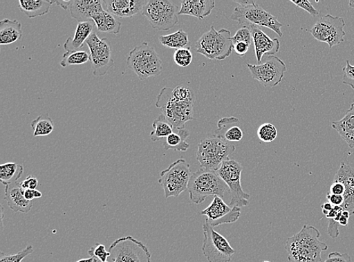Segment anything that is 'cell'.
Returning <instances> with one entry per match:
<instances>
[{"instance_id": "obj_1", "label": "cell", "mask_w": 354, "mask_h": 262, "mask_svg": "<svg viewBox=\"0 0 354 262\" xmlns=\"http://www.w3.org/2000/svg\"><path fill=\"white\" fill-rule=\"evenodd\" d=\"M320 232L314 226L304 225L301 230L289 237L286 251L290 262H322L321 254L328 250L326 243L319 240Z\"/></svg>"}, {"instance_id": "obj_2", "label": "cell", "mask_w": 354, "mask_h": 262, "mask_svg": "<svg viewBox=\"0 0 354 262\" xmlns=\"http://www.w3.org/2000/svg\"><path fill=\"white\" fill-rule=\"evenodd\" d=\"M172 88L165 87L158 96L156 107L160 109L165 118L175 129H185L188 121L194 120L195 98L180 101L173 96Z\"/></svg>"}, {"instance_id": "obj_3", "label": "cell", "mask_w": 354, "mask_h": 262, "mask_svg": "<svg viewBox=\"0 0 354 262\" xmlns=\"http://www.w3.org/2000/svg\"><path fill=\"white\" fill-rule=\"evenodd\" d=\"M227 188L217 171L201 168L192 174L187 190L192 202L198 205L210 196H218L223 199Z\"/></svg>"}, {"instance_id": "obj_4", "label": "cell", "mask_w": 354, "mask_h": 262, "mask_svg": "<svg viewBox=\"0 0 354 262\" xmlns=\"http://www.w3.org/2000/svg\"><path fill=\"white\" fill-rule=\"evenodd\" d=\"M239 6L235 8L234 12L230 15V19L242 24H250L251 26L266 27L274 30L279 37H283L281 30L283 24L279 22L273 15L263 10L257 3L252 1H234Z\"/></svg>"}, {"instance_id": "obj_5", "label": "cell", "mask_w": 354, "mask_h": 262, "mask_svg": "<svg viewBox=\"0 0 354 262\" xmlns=\"http://www.w3.org/2000/svg\"><path fill=\"white\" fill-rule=\"evenodd\" d=\"M234 144L215 134L203 139L196 152V159L201 163V168L218 171L229 156L235 151Z\"/></svg>"}, {"instance_id": "obj_6", "label": "cell", "mask_w": 354, "mask_h": 262, "mask_svg": "<svg viewBox=\"0 0 354 262\" xmlns=\"http://www.w3.org/2000/svg\"><path fill=\"white\" fill-rule=\"evenodd\" d=\"M196 52L210 60L222 61L232 55L234 44L232 34L227 29L216 30L213 26L196 43Z\"/></svg>"}, {"instance_id": "obj_7", "label": "cell", "mask_w": 354, "mask_h": 262, "mask_svg": "<svg viewBox=\"0 0 354 262\" xmlns=\"http://www.w3.org/2000/svg\"><path fill=\"white\" fill-rule=\"evenodd\" d=\"M162 64L158 53L147 43L135 47L129 53L127 62V68L133 71L142 81L160 75Z\"/></svg>"}, {"instance_id": "obj_8", "label": "cell", "mask_w": 354, "mask_h": 262, "mask_svg": "<svg viewBox=\"0 0 354 262\" xmlns=\"http://www.w3.org/2000/svg\"><path fill=\"white\" fill-rule=\"evenodd\" d=\"M243 170L240 162L227 160L217 171L218 174L228 187L229 204L232 207L248 206L251 196L243 191L241 185V174Z\"/></svg>"}, {"instance_id": "obj_9", "label": "cell", "mask_w": 354, "mask_h": 262, "mask_svg": "<svg viewBox=\"0 0 354 262\" xmlns=\"http://www.w3.org/2000/svg\"><path fill=\"white\" fill-rule=\"evenodd\" d=\"M190 165L184 159H179L160 173L159 183L162 186L165 198H178L188 188L192 176Z\"/></svg>"}, {"instance_id": "obj_10", "label": "cell", "mask_w": 354, "mask_h": 262, "mask_svg": "<svg viewBox=\"0 0 354 262\" xmlns=\"http://www.w3.org/2000/svg\"><path fill=\"white\" fill-rule=\"evenodd\" d=\"M178 6L169 0H149L142 14L153 29L168 31L178 23Z\"/></svg>"}, {"instance_id": "obj_11", "label": "cell", "mask_w": 354, "mask_h": 262, "mask_svg": "<svg viewBox=\"0 0 354 262\" xmlns=\"http://www.w3.org/2000/svg\"><path fill=\"white\" fill-rule=\"evenodd\" d=\"M109 252L112 262H151V253L147 245L131 236L115 241Z\"/></svg>"}, {"instance_id": "obj_12", "label": "cell", "mask_w": 354, "mask_h": 262, "mask_svg": "<svg viewBox=\"0 0 354 262\" xmlns=\"http://www.w3.org/2000/svg\"><path fill=\"white\" fill-rule=\"evenodd\" d=\"M204 239L202 251L209 262H230L235 250L228 241L207 223L203 225Z\"/></svg>"}, {"instance_id": "obj_13", "label": "cell", "mask_w": 354, "mask_h": 262, "mask_svg": "<svg viewBox=\"0 0 354 262\" xmlns=\"http://www.w3.org/2000/svg\"><path fill=\"white\" fill-rule=\"evenodd\" d=\"M344 26L343 18L326 15L320 18L309 32L315 39L319 42L327 44L329 48H332L344 42V37L346 35Z\"/></svg>"}, {"instance_id": "obj_14", "label": "cell", "mask_w": 354, "mask_h": 262, "mask_svg": "<svg viewBox=\"0 0 354 262\" xmlns=\"http://www.w3.org/2000/svg\"><path fill=\"white\" fill-rule=\"evenodd\" d=\"M86 44L89 48L94 76H104L114 64L110 41L106 38L101 39L93 32Z\"/></svg>"}, {"instance_id": "obj_15", "label": "cell", "mask_w": 354, "mask_h": 262, "mask_svg": "<svg viewBox=\"0 0 354 262\" xmlns=\"http://www.w3.org/2000/svg\"><path fill=\"white\" fill-rule=\"evenodd\" d=\"M253 79L265 87H275L281 83L286 72V64L276 55L267 56L265 63L246 64Z\"/></svg>"}, {"instance_id": "obj_16", "label": "cell", "mask_w": 354, "mask_h": 262, "mask_svg": "<svg viewBox=\"0 0 354 262\" xmlns=\"http://www.w3.org/2000/svg\"><path fill=\"white\" fill-rule=\"evenodd\" d=\"M201 215L207 217L205 223L214 228L236 223L241 215V210L239 207H229L223 199L215 196L209 206L201 212Z\"/></svg>"}, {"instance_id": "obj_17", "label": "cell", "mask_w": 354, "mask_h": 262, "mask_svg": "<svg viewBox=\"0 0 354 262\" xmlns=\"http://www.w3.org/2000/svg\"><path fill=\"white\" fill-rule=\"evenodd\" d=\"M334 181L341 183L344 187V203L341 207L349 212L351 216L354 215V168L342 162Z\"/></svg>"}, {"instance_id": "obj_18", "label": "cell", "mask_w": 354, "mask_h": 262, "mask_svg": "<svg viewBox=\"0 0 354 262\" xmlns=\"http://www.w3.org/2000/svg\"><path fill=\"white\" fill-rule=\"evenodd\" d=\"M250 28L255 55L260 64L263 55H275L279 52L281 43L277 38H270L259 26H251Z\"/></svg>"}, {"instance_id": "obj_19", "label": "cell", "mask_w": 354, "mask_h": 262, "mask_svg": "<svg viewBox=\"0 0 354 262\" xmlns=\"http://www.w3.org/2000/svg\"><path fill=\"white\" fill-rule=\"evenodd\" d=\"M106 12L119 18H131L142 12L146 4L143 0H104Z\"/></svg>"}, {"instance_id": "obj_20", "label": "cell", "mask_w": 354, "mask_h": 262, "mask_svg": "<svg viewBox=\"0 0 354 262\" xmlns=\"http://www.w3.org/2000/svg\"><path fill=\"white\" fill-rule=\"evenodd\" d=\"M101 0H73L70 5L71 17L79 22L91 21L93 16L104 11Z\"/></svg>"}, {"instance_id": "obj_21", "label": "cell", "mask_w": 354, "mask_h": 262, "mask_svg": "<svg viewBox=\"0 0 354 262\" xmlns=\"http://www.w3.org/2000/svg\"><path fill=\"white\" fill-rule=\"evenodd\" d=\"M24 193L21 183L17 182L6 186L5 200L13 212L28 214L32 209V201L27 200Z\"/></svg>"}, {"instance_id": "obj_22", "label": "cell", "mask_w": 354, "mask_h": 262, "mask_svg": "<svg viewBox=\"0 0 354 262\" xmlns=\"http://www.w3.org/2000/svg\"><path fill=\"white\" fill-rule=\"evenodd\" d=\"M215 6L214 0H185L178 15H191L203 20L211 14Z\"/></svg>"}, {"instance_id": "obj_23", "label": "cell", "mask_w": 354, "mask_h": 262, "mask_svg": "<svg viewBox=\"0 0 354 262\" xmlns=\"http://www.w3.org/2000/svg\"><path fill=\"white\" fill-rule=\"evenodd\" d=\"M94 24L92 21L79 22L73 38L68 37L64 44L67 52L79 51V48L84 47L87 39L93 35Z\"/></svg>"}, {"instance_id": "obj_24", "label": "cell", "mask_w": 354, "mask_h": 262, "mask_svg": "<svg viewBox=\"0 0 354 262\" xmlns=\"http://www.w3.org/2000/svg\"><path fill=\"white\" fill-rule=\"evenodd\" d=\"M332 127L348 144L350 149H354V103L351 104L344 117L339 121L333 122Z\"/></svg>"}, {"instance_id": "obj_25", "label": "cell", "mask_w": 354, "mask_h": 262, "mask_svg": "<svg viewBox=\"0 0 354 262\" xmlns=\"http://www.w3.org/2000/svg\"><path fill=\"white\" fill-rule=\"evenodd\" d=\"M239 120L236 118H225L218 122V129L215 135L224 138L228 142H237L242 140L244 133L241 128L235 125Z\"/></svg>"}, {"instance_id": "obj_26", "label": "cell", "mask_w": 354, "mask_h": 262, "mask_svg": "<svg viewBox=\"0 0 354 262\" xmlns=\"http://www.w3.org/2000/svg\"><path fill=\"white\" fill-rule=\"evenodd\" d=\"M22 37L21 24L16 20L4 19L0 21V44L10 45Z\"/></svg>"}, {"instance_id": "obj_27", "label": "cell", "mask_w": 354, "mask_h": 262, "mask_svg": "<svg viewBox=\"0 0 354 262\" xmlns=\"http://www.w3.org/2000/svg\"><path fill=\"white\" fill-rule=\"evenodd\" d=\"M19 4L20 10L29 19H34L48 14L53 2L48 0H20Z\"/></svg>"}, {"instance_id": "obj_28", "label": "cell", "mask_w": 354, "mask_h": 262, "mask_svg": "<svg viewBox=\"0 0 354 262\" xmlns=\"http://www.w3.org/2000/svg\"><path fill=\"white\" fill-rule=\"evenodd\" d=\"M93 21L98 31L115 35L120 32L122 24L109 12L104 10L95 14Z\"/></svg>"}, {"instance_id": "obj_29", "label": "cell", "mask_w": 354, "mask_h": 262, "mask_svg": "<svg viewBox=\"0 0 354 262\" xmlns=\"http://www.w3.org/2000/svg\"><path fill=\"white\" fill-rule=\"evenodd\" d=\"M177 132L171 133L167 138L164 143V149L174 150L176 151L186 152L190 145L187 142V138L190 133L186 129H176Z\"/></svg>"}, {"instance_id": "obj_30", "label": "cell", "mask_w": 354, "mask_h": 262, "mask_svg": "<svg viewBox=\"0 0 354 262\" xmlns=\"http://www.w3.org/2000/svg\"><path fill=\"white\" fill-rule=\"evenodd\" d=\"M24 174V167L16 162L0 166V182L5 186L17 183Z\"/></svg>"}, {"instance_id": "obj_31", "label": "cell", "mask_w": 354, "mask_h": 262, "mask_svg": "<svg viewBox=\"0 0 354 262\" xmlns=\"http://www.w3.org/2000/svg\"><path fill=\"white\" fill-rule=\"evenodd\" d=\"M159 41L163 46L176 48V50L180 48H191L188 35L182 29L169 35L160 36Z\"/></svg>"}, {"instance_id": "obj_32", "label": "cell", "mask_w": 354, "mask_h": 262, "mask_svg": "<svg viewBox=\"0 0 354 262\" xmlns=\"http://www.w3.org/2000/svg\"><path fill=\"white\" fill-rule=\"evenodd\" d=\"M153 130L151 133L152 142L160 141L162 138H167L174 133V127L170 124L163 114L156 118L153 122Z\"/></svg>"}, {"instance_id": "obj_33", "label": "cell", "mask_w": 354, "mask_h": 262, "mask_svg": "<svg viewBox=\"0 0 354 262\" xmlns=\"http://www.w3.org/2000/svg\"><path fill=\"white\" fill-rule=\"evenodd\" d=\"M30 127L34 130L35 137L46 136L53 132L54 122L48 114H45L32 120Z\"/></svg>"}, {"instance_id": "obj_34", "label": "cell", "mask_w": 354, "mask_h": 262, "mask_svg": "<svg viewBox=\"0 0 354 262\" xmlns=\"http://www.w3.org/2000/svg\"><path fill=\"white\" fill-rule=\"evenodd\" d=\"M90 61V54L86 51L66 52L60 62L62 67L66 68L71 65H80Z\"/></svg>"}, {"instance_id": "obj_35", "label": "cell", "mask_w": 354, "mask_h": 262, "mask_svg": "<svg viewBox=\"0 0 354 262\" xmlns=\"http://www.w3.org/2000/svg\"><path fill=\"white\" fill-rule=\"evenodd\" d=\"M258 136L263 142H272L277 136V128L270 124H263L258 129Z\"/></svg>"}, {"instance_id": "obj_36", "label": "cell", "mask_w": 354, "mask_h": 262, "mask_svg": "<svg viewBox=\"0 0 354 262\" xmlns=\"http://www.w3.org/2000/svg\"><path fill=\"white\" fill-rule=\"evenodd\" d=\"M174 61L179 67H188L193 61L191 48L177 49L174 53Z\"/></svg>"}, {"instance_id": "obj_37", "label": "cell", "mask_w": 354, "mask_h": 262, "mask_svg": "<svg viewBox=\"0 0 354 262\" xmlns=\"http://www.w3.org/2000/svg\"><path fill=\"white\" fill-rule=\"evenodd\" d=\"M34 252V247L29 245L28 247L18 253L12 254V255H7V254L1 252L0 253V262H21L24 259Z\"/></svg>"}, {"instance_id": "obj_38", "label": "cell", "mask_w": 354, "mask_h": 262, "mask_svg": "<svg viewBox=\"0 0 354 262\" xmlns=\"http://www.w3.org/2000/svg\"><path fill=\"white\" fill-rule=\"evenodd\" d=\"M232 41L234 45L238 43H246L251 46L253 43L251 29L245 26L239 29L232 37Z\"/></svg>"}, {"instance_id": "obj_39", "label": "cell", "mask_w": 354, "mask_h": 262, "mask_svg": "<svg viewBox=\"0 0 354 262\" xmlns=\"http://www.w3.org/2000/svg\"><path fill=\"white\" fill-rule=\"evenodd\" d=\"M88 254L90 257H95L102 262H109V258L111 257L110 252L106 251L105 245L101 243H97L90 248Z\"/></svg>"}, {"instance_id": "obj_40", "label": "cell", "mask_w": 354, "mask_h": 262, "mask_svg": "<svg viewBox=\"0 0 354 262\" xmlns=\"http://www.w3.org/2000/svg\"><path fill=\"white\" fill-rule=\"evenodd\" d=\"M173 96H174L176 100L180 101H185L187 100H192V98H195V94L193 90L190 88L179 86L173 88L172 90Z\"/></svg>"}, {"instance_id": "obj_41", "label": "cell", "mask_w": 354, "mask_h": 262, "mask_svg": "<svg viewBox=\"0 0 354 262\" xmlns=\"http://www.w3.org/2000/svg\"><path fill=\"white\" fill-rule=\"evenodd\" d=\"M342 71L344 73L343 83L351 86L354 90V66L347 61L346 66L343 68Z\"/></svg>"}, {"instance_id": "obj_42", "label": "cell", "mask_w": 354, "mask_h": 262, "mask_svg": "<svg viewBox=\"0 0 354 262\" xmlns=\"http://www.w3.org/2000/svg\"><path fill=\"white\" fill-rule=\"evenodd\" d=\"M291 3L295 6L301 8V9L306 10L312 16H317L319 15V11L315 9L314 6L311 4L308 0H302V1H295V0H290Z\"/></svg>"}, {"instance_id": "obj_43", "label": "cell", "mask_w": 354, "mask_h": 262, "mask_svg": "<svg viewBox=\"0 0 354 262\" xmlns=\"http://www.w3.org/2000/svg\"><path fill=\"white\" fill-rule=\"evenodd\" d=\"M325 262H352V260L348 253L334 252L329 254Z\"/></svg>"}, {"instance_id": "obj_44", "label": "cell", "mask_w": 354, "mask_h": 262, "mask_svg": "<svg viewBox=\"0 0 354 262\" xmlns=\"http://www.w3.org/2000/svg\"><path fill=\"white\" fill-rule=\"evenodd\" d=\"M38 180L37 178L32 177V176H29L27 177L24 181L21 183V186L23 188V190H37V187H38Z\"/></svg>"}, {"instance_id": "obj_45", "label": "cell", "mask_w": 354, "mask_h": 262, "mask_svg": "<svg viewBox=\"0 0 354 262\" xmlns=\"http://www.w3.org/2000/svg\"><path fill=\"white\" fill-rule=\"evenodd\" d=\"M339 223L335 222L334 219H328V234L333 238H337L339 235Z\"/></svg>"}, {"instance_id": "obj_46", "label": "cell", "mask_w": 354, "mask_h": 262, "mask_svg": "<svg viewBox=\"0 0 354 262\" xmlns=\"http://www.w3.org/2000/svg\"><path fill=\"white\" fill-rule=\"evenodd\" d=\"M326 198L333 207H342L344 203V196L342 195H336L328 192Z\"/></svg>"}, {"instance_id": "obj_47", "label": "cell", "mask_w": 354, "mask_h": 262, "mask_svg": "<svg viewBox=\"0 0 354 262\" xmlns=\"http://www.w3.org/2000/svg\"><path fill=\"white\" fill-rule=\"evenodd\" d=\"M250 45L246 43H238L234 45V50L239 56H244L248 53Z\"/></svg>"}, {"instance_id": "obj_48", "label": "cell", "mask_w": 354, "mask_h": 262, "mask_svg": "<svg viewBox=\"0 0 354 262\" xmlns=\"http://www.w3.org/2000/svg\"><path fill=\"white\" fill-rule=\"evenodd\" d=\"M329 192L333 194L343 196L344 193V187L341 183L334 181L330 187V191Z\"/></svg>"}, {"instance_id": "obj_49", "label": "cell", "mask_w": 354, "mask_h": 262, "mask_svg": "<svg viewBox=\"0 0 354 262\" xmlns=\"http://www.w3.org/2000/svg\"><path fill=\"white\" fill-rule=\"evenodd\" d=\"M342 210L343 209L341 207H334L326 217L328 219H334Z\"/></svg>"}, {"instance_id": "obj_50", "label": "cell", "mask_w": 354, "mask_h": 262, "mask_svg": "<svg viewBox=\"0 0 354 262\" xmlns=\"http://www.w3.org/2000/svg\"><path fill=\"white\" fill-rule=\"evenodd\" d=\"M24 198L28 201H32L35 199V190H26L24 191Z\"/></svg>"}, {"instance_id": "obj_51", "label": "cell", "mask_w": 354, "mask_h": 262, "mask_svg": "<svg viewBox=\"0 0 354 262\" xmlns=\"http://www.w3.org/2000/svg\"><path fill=\"white\" fill-rule=\"evenodd\" d=\"M333 207H334L333 206V205L328 202L324 203L322 206H321V208H322L323 210V214H324L325 216H326L329 214V212H330L333 209Z\"/></svg>"}, {"instance_id": "obj_52", "label": "cell", "mask_w": 354, "mask_h": 262, "mask_svg": "<svg viewBox=\"0 0 354 262\" xmlns=\"http://www.w3.org/2000/svg\"><path fill=\"white\" fill-rule=\"evenodd\" d=\"M53 4H57L63 8L64 10H67L68 8H70V5L71 3V1L68 2H60V1H53Z\"/></svg>"}, {"instance_id": "obj_53", "label": "cell", "mask_w": 354, "mask_h": 262, "mask_svg": "<svg viewBox=\"0 0 354 262\" xmlns=\"http://www.w3.org/2000/svg\"><path fill=\"white\" fill-rule=\"evenodd\" d=\"M348 220L347 218L344 217L342 215L339 218V223L342 226H347L348 224Z\"/></svg>"}, {"instance_id": "obj_54", "label": "cell", "mask_w": 354, "mask_h": 262, "mask_svg": "<svg viewBox=\"0 0 354 262\" xmlns=\"http://www.w3.org/2000/svg\"><path fill=\"white\" fill-rule=\"evenodd\" d=\"M98 259L95 257H90L88 259H82L78 260L77 262H97Z\"/></svg>"}, {"instance_id": "obj_55", "label": "cell", "mask_w": 354, "mask_h": 262, "mask_svg": "<svg viewBox=\"0 0 354 262\" xmlns=\"http://www.w3.org/2000/svg\"><path fill=\"white\" fill-rule=\"evenodd\" d=\"M342 215L345 217V218H347L348 219H349L350 218V212H348V211H345V210H343L342 212Z\"/></svg>"}, {"instance_id": "obj_56", "label": "cell", "mask_w": 354, "mask_h": 262, "mask_svg": "<svg viewBox=\"0 0 354 262\" xmlns=\"http://www.w3.org/2000/svg\"><path fill=\"white\" fill-rule=\"evenodd\" d=\"M43 196V194L41 193L38 190H35V199H39V198H42Z\"/></svg>"}, {"instance_id": "obj_57", "label": "cell", "mask_w": 354, "mask_h": 262, "mask_svg": "<svg viewBox=\"0 0 354 262\" xmlns=\"http://www.w3.org/2000/svg\"><path fill=\"white\" fill-rule=\"evenodd\" d=\"M349 6L354 9V0H351L349 2Z\"/></svg>"}, {"instance_id": "obj_58", "label": "cell", "mask_w": 354, "mask_h": 262, "mask_svg": "<svg viewBox=\"0 0 354 262\" xmlns=\"http://www.w3.org/2000/svg\"><path fill=\"white\" fill-rule=\"evenodd\" d=\"M263 262H271V261H263Z\"/></svg>"}]
</instances>
